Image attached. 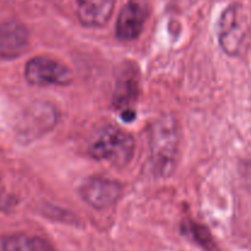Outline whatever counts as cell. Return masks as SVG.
<instances>
[{"label": "cell", "instance_id": "obj_11", "mask_svg": "<svg viewBox=\"0 0 251 251\" xmlns=\"http://www.w3.org/2000/svg\"><path fill=\"white\" fill-rule=\"evenodd\" d=\"M186 232L189 235L194 238L196 243H199L200 245H202L206 249H210L213 247L212 239H211L210 233L207 232L205 227L202 226H199L196 223H190L189 226H186Z\"/></svg>", "mask_w": 251, "mask_h": 251}, {"label": "cell", "instance_id": "obj_2", "mask_svg": "<svg viewBox=\"0 0 251 251\" xmlns=\"http://www.w3.org/2000/svg\"><path fill=\"white\" fill-rule=\"evenodd\" d=\"M178 127L172 118H163L152 125L150 131L152 166L157 173L168 174L173 171L178 154Z\"/></svg>", "mask_w": 251, "mask_h": 251}, {"label": "cell", "instance_id": "obj_5", "mask_svg": "<svg viewBox=\"0 0 251 251\" xmlns=\"http://www.w3.org/2000/svg\"><path fill=\"white\" fill-rule=\"evenodd\" d=\"M139 96V74L135 65L125 64L118 74L115 81L113 103L115 108L122 110V117L125 122L135 119V112L132 104L137 100Z\"/></svg>", "mask_w": 251, "mask_h": 251}, {"label": "cell", "instance_id": "obj_1", "mask_svg": "<svg viewBox=\"0 0 251 251\" xmlns=\"http://www.w3.org/2000/svg\"><path fill=\"white\" fill-rule=\"evenodd\" d=\"M218 42L230 56H242L251 44V26L244 9L230 5L223 11L218 22Z\"/></svg>", "mask_w": 251, "mask_h": 251}, {"label": "cell", "instance_id": "obj_12", "mask_svg": "<svg viewBox=\"0 0 251 251\" xmlns=\"http://www.w3.org/2000/svg\"><path fill=\"white\" fill-rule=\"evenodd\" d=\"M37 251H55V249L47 240L37 238Z\"/></svg>", "mask_w": 251, "mask_h": 251}, {"label": "cell", "instance_id": "obj_6", "mask_svg": "<svg viewBox=\"0 0 251 251\" xmlns=\"http://www.w3.org/2000/svg\"><path fill=\"white\" fill-rule=\"evenodd\" d=\"M123 188L118 181L93 176L81 185L80 194L83 200L97 210H105L120 199Z\"/></svg>", "mask_w": 251, "mask_h": 251}, {"label": "cell", "instance_id": "obj_9", "mask_svg": "<svg viewBox=\"0 0 251 251\" xmlns=\"http://www.w3.org/2000/svg\"><path fill=\"white\" fill-rule=\"evenodd\" d=\"M115 0H77V19L83 26L103 27L114 10Z\"/></svg>", "mask_w": 251, "mask_h": 251}, {"label": "cell", "instance_id": "obj_7", "mask_svg": "<svg viewBox=\"0 0 251 251\" xmlns=\"http://www.w3.org/2000/svg\"><path fill=\"white\" fill-rule=\"evenodd\" d=\"M146 4L140 0H131L119 12L115 34L123 42L136 39L141 34L146 22Z\"/></svg>", "mask_w": 251, "mask_h": 251}, {"label": "cell", "instance_id": "obj_3", "mask_svg": "<svg viewBox=\"0 0 251 251\" xmlns=\"http://www.w3.org/2000/svg\"><path fill=\"white\" fill-rule=\"evenodd\" d=\"M135 142L131 135L118 127L107 126L90 145V156L98 161H108L115 166H125L132 158Z\"/></svg>", "mask_w": 251, "mask_h": 251}, {"label": "cell", "instance_id": "obj_4", "mask_svg": "<svg viewBox=\"0 0 251 251\" xmlns=\"http://www.w3.org/2000/svg\"><path fill=\"white\" fill-rule=\"evenodd\" d=\"M25 77L31 85L66 86L73 80V74L60 61L37 56L27 63Z\"/></svg>", "mask_w": 251, "mask_h": 251}, {"label": "cell", "instance_id": "obj_10", "mask_svg": "<svg viewBox=\"0 0 251 251\" xmlns=\"http://www.w3.org/2000/svg\"><path fill=\"white\" fill-rule=\"evenodd\" d=\"M2 251H37V237L14 234L2 239Z\"/></svg>", "mask_w": 251, "mask_h": 251}, {"label": "cell", "instance_id": "obj_8", "mask_svg": "<svg viewBox=\"0 0 251 251\" xmlns=\"http://www.w3.org/2000/svg\"><path fill=\"white\" fill-rule=\"evenodd\" d=\"M28 31L17 21L0 25V58L15 59L25 53L28 46Z\"/></svg>", "mask_w": 251, "mask_h": 251}]
</instances>
